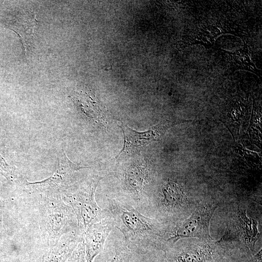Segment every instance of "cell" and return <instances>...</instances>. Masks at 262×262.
Wrapping results in <instances>:
<instances>
[{
  "label": "cell",
  "instance_id": "10",
  "mask_svg": "<svg viewBox=\"0 0 262 262\" xmlns=\"http://www.w3.org/2000/svg\"><path fill=\"white\" fill-rule=\"evenodd\" d=\"M37 21L35 14L30 11L21 12L14 20L12 29L18 34L25 54L33 44Z\"/></svg>",
  "mask_w": 262,
  "mask_h": 262
},
{
  "label": "cell",
  "instance_id": "12",
  "mask_svg": "<svg viewBox=\"0 0 262 262\" xmlns=\"http://www.w3.org/2000/svg\"><path fill=\"white\" fill-rule=\"evenodd\" d=\"M115 255L109 262H130L132 252L124 241L117 240L114 244Z\"/></svg>",
  "mask_w": 262,
  "mask_h": 262
},
{
  "label": "cell",
  "instance_id": "3",
  "mask_svg": "<svg viewBox=\"0 0 262 262\" xmlns=\"http://www.w3.org/2000/svg\"><path fill=\"white\" fill-rule=\"evenodd\" d=\"M102 177L93 175L79 186H73L61 196L63 200L73 210L78 226L84 233L92 225L100 221L105 213L97 204L95 194Z\"/></svg>",
  "mask_w": 262,
  "mask_h": 262
},
{
  "label": "cell",
  "instance_id": "2",
  "mask_svg": "<svg viewBox=\"0 0 262 262\" xmlns=\"http://www.w3.org/2000/svg\"><path fill=\"white\" fill-rule=\"evenodd\" d=\"M39 211L41 231L49 246L56 244L65 234L78 228L72 208L60 196H42Z\"/></svg>",
  "mask_w": 262,
  "mask_h": 262
},
{
  "label": "cell",
  "instance_id": "9",
  "mask_svg": "<svg viewBox=\"0 0 262 262\" xmlns=\"http://www.w3.org/2000/svg\"><path fill=\"white\" fill-rule=\"evenodd\" d=\"M84 233L77 228L64 235L54 246H49L41 262H66L79 243L83 239Z\"/></svg>",
  "mask_w": 262,
  "mask_h": 262
},
{
  "label": "cell",
  "instance_id": "4",
  "mask_svg": "<svg viewBox=\"0 0 262 262\" xmlns=\"http://www.w3.org/2000/svg\"><path fill=\"white\" fill-rule=\"evenodd\" d=\"M89 168L72 163L62 149L57 154L55 171L48 178L34 182H26L33 193L41 196H61L73 186L77 180V173L82 169Z\"/></svg>",
  "mask_w": 262,
  "mask_h": 262
},
{
  "label": "cell",
  "instance_id": "5",
  "mask_svg": "<svg viewBox=\"0 0 262 262\" xmlns=\"http://www.w3.org/2000/svg\"><path fill=\"white\" fill-rule=\"evenodd\" d=\"M216 205H205L197 207L191 216L167 237L162 241L161 248L165 251L180 239L197 238L210 240L209 227L210 220Z\"/></svg>",
  "mask_w": 262,
  "mask_h": 262
},
{
  "label": "cell",
  "instance_id": "7",
  "mask_svg": "<svg viewBox=\"0 0 262 262\" xmlns=\"http://www.w3.org/2000/svg\"><path fill=\"white\" fill-rule=\"evenodd\" d=\"M105 210L102 219L92 225L84 233L86 262H93L101 252L108 235L115 227L111 213L105 208Z\"/></svg>",
  "mask_w": 262,
  "mask_h": 262
},
{
  "label": "cell",
  "instance_id": "1",
  "mask_svg": "<svg viewBox=\"0 0 262 262\" xmlns=\"http://www.w3.org/2000/svg\"><path fill=\"white\" fill-rule=\"evenodd\" d=\"M111 213L114 227L122 232L124 241L133 252L145 254L160 248L166 228L158 220L149 218L133 207L107 197L106 208Z\"/></svg>",
  "mask_w": 262,
  "mask_h": 262
},
{
  "label": "cell",
  "instance_id": "8",
  "mask_svg": "<svg viewBox=\"0 0 262 262\" xmlns=\"http://www.w3.org/2000/svg\"><path fill=\"white\" fill-rule=\"evenodd\" d=\"M220 254L208 244L172 246L165 250V262H217Z\"/></svg>",
  "mask_w": 262,
  "mask_h": 262
},
{
  "label": "cell",
  "instance_id": "11",
  "mask_svg": "<svg viewBox=\"0 0 262 262\" xmlns=\"http://www.w3.org/2000/svg\"><path fill=\"white\" fill-rule=\"evenodd\" d=\"M239 227L245 245L251 252L255 250V245L260 237L257 222L247 217L245 211L239 212Z\"/></svg>",
  "mask_w": 262,
  "mask_h": 262
},
{
  "label": "cell",
  "instance_id": "13",
  "mask_svg": "<svg viewBox=\"0 0 262 262\" xmlns=\"http://www.w3.org/2000/svg\"><path fill=\"white\" fill-rule=\"evenodd\" d=\"M66 262H86L83 239L79 243Z\"/></svg>",
  "mask_w": 262,
  "mask_h": 262
},
{
  "label": "cell",
  "instance_id": "6",
  "mask_svg": "<svg viewBox=\"0 0 262 262\" xmlns=\"http://www.w3.org/2000/svg\"><path fill=\"white\" fill-rule=\"evenodd\" d=\"M184 122V120L167 121L143 132L133 130L122 123L119 126L123 133L124 145L116 158L119 159L121 156H131L139 153L151 142L158 141L170 127Z\"/></svg>",
  "mask_w": 262,
  "mask_h": 262
}]
</instances>
